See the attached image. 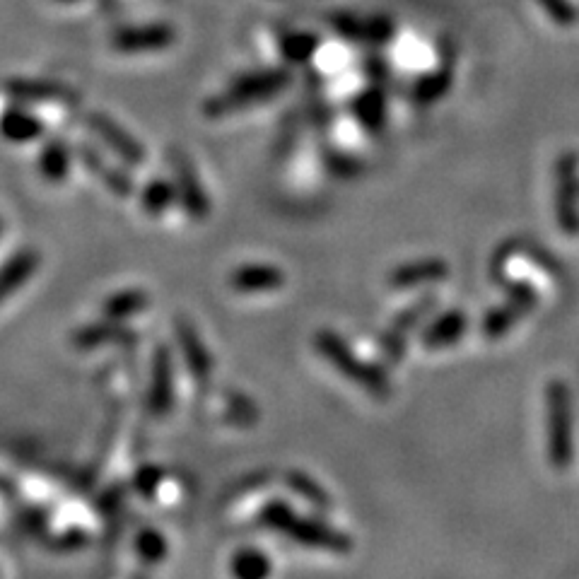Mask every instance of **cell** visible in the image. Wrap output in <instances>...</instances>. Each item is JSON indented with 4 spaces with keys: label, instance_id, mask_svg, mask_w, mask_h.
<instances>
[{
    "label": "cell",
    "instance_id": "obj_7",
    "mask_svg": "<svg viewBox=\"0 0 579 579\" xmlns=\"http://www.w3.org/2000/svg\"><path fill=\"white\" fill-rule=\"evenodd\" d=\"M169 165L174 169V184H177L179 203L184 206L186 215L196 222L208 220L210 215L208 193L203 189L201 179H198L191 157L181 150H172L169 152Z\"/></svg>",
    "mask_w": 579,
    "mask_h": 579
},
{
    "label": "cell",
    "instance_id": "obj_16",
    "mask_svg": "<svg viewBox=\"0 0 579 579\" xmlns=\"http://www.w3.org/2000/svg\"><path fill=\"white\" fill-rule=\"evenodd\" d=\"M466 329H469V317L459 309H452V312H444L442 317H437L432 324H428L420 333V341L428 350H440L449 348L464 336Z\"/></svg>",
    "mask_w": 579,
    "mask_h": 579
},
{
    "label": "cell",
    "instance_id": "obj_6",
    "mask_svg": "<svg viewBox=\"0 0 579 579\" xmlns=\"http://www.w3.org/2000/svg\"><path fill=\"white\" fill-rule=\"evenodd\" d=\"M437 307V297L435 295H425L420 297L418 302H413L411 307H406L403 312L391 321V326L382 333L379 338V353H382V360L386 365H396V362L403 360L406 355V345L411 333L423 324L425 317Z\"/></svg>",
    "mask_w": 579,
    "mask_h": 579
},
{
    "label": "cell",
    "instance_id": "obj_25",
    "mask_svg": "<svg viewBox=\"0 0 579 579\" xmlns=\"http://www.w3.org/2000/svg\"><path fill=\"white\" fill-rule=\"evenodd\" d=\"M288 485L292 493L300 495L302 500H307V505H312L317 512H329L331 510V495L326 493L321 485L314 481L312 476H307L304 471H290L288 473Z\"/></svg>",
    "mask_w": 579,
    "mask_h": 579
},
{
    "label": "cell",
    "instance_id": "obj_11",
    "mask_svg": "<svg viewBox=\"0 0 579 579\" xmlns=\"http://www.w3.org/2000/svg\"><path fill=\"white\" fill-rule=\"evenodd\" d=\"M230 285L239 295H263L283 288L285 273L273 263H244L232 271Z\"/></svg>",
    "mask_w": 579,
    "mask_h": 579
},
{
    "label": "cell",
    "instance_id": "obj_9",
    "mask_svg": "<svg viewBox=\"0 0 579 579\" xmlns=\"http://www.w3.org/2000/svg\"><path fill=\"white\" fill-rule=\"evenodd\" d=\"M174 408V367L172 353L167 345H157L152 353L150 386H148V411L155 418H165Z\"/></svg>",
    "mask_w": 579,
    "mask_h": 579
},
{
    "label": "cell",
    "instance_id": "obj_27",
    "mask_svg": "<svg viewBox=\"0 0 579 579\" xmlns=\"http://www.w3.org/2000/svg\"><path fill=\"white\" fill-rule=\"evenodd\" d=\"M522 321L517 314L512 312L507 304H500V307H493L488 314H485L481 321V333L488 341H497V338H505L507 333L514 329V324Z\"/></svg>",
    "mask_w": 579,
    "mask_h": 579
},
{
    "label": "cell",
    "instance_id": "obj_12",
    "mask_svg": "<svg viewBox=\"0 0 579 579\" xmlns=\"http://www.w3.org/2000/svg\"><path fill=\"white\" fill-rule=\"evenodd\" d=\"M449 278V263L444 259H415L408 263H399L394 271L389 273V285L394 290L418 288V285L440 283Z\"/></svg>",
    "mask_w": 579,
    "mask_h": 579
},
{
    "label": "cell",
    "instance_id": "obj_1",
    "mask_svg": "<svg viewBox=\"0 0 579 579\" xmlns=\"http://www.w3.org/2000/svg\"><path fill=\"white\" fill-rule=\"evenodd\" d=\"M259 524L263 529H271L300 543L304 548L326 553H350L353 551V538L333 526L319 522L314 517H302L288 502L273 500L259 512Z\"/></svg>",
    "mask_w": 579,
    "mask_h": 579
},
{
    "label": "cell",
    "instance_id": "obj_18",
    "mask_svg": "<svg viewBox=\"0 0 579 579\" xmlns=\"http://www.w3.org/2000/svg\"><path fill=\"white\" fill-rule=\"evenodd\" d=\"M128 338H131V331H128L121 321L104 319V321H99V324H87L83 326V329L75 331L73 345L78 350H95L107 343L128 341Z\"/></svg>",
    "mask_w": 579,
    "mask_h": 579
},
{
    "label": "cell",
    "instance_id": "obj_5",
    "mask_svg": "<svg viewBox=\"0 0 579 579\" xmlns=\"http://www.w3.org/2000/svg\"><path fill=\"white\" fill-rule=\"evenodd\" d=\"M555 222L567 237H579V157L567 150L555 160Z\"/></svg>",
    "mask_w": 579,
    "mask_h": 579
},
{
    "label": "cell",
    "instance_id": "obj_29",
    "mask_svg": "<svg viewBox=\"0 0 579 579\" xmlns=\"http://www.w3.org/2000/svg\"><path fill=\"white\" fill-rule=\"evenodd\" d=\"M449 85H452V75H449V70H440V73L428 75V78H423L418 85H415V90H413L415 102L418 104L437 102V99L449 90Z\"/></svg>",
    "mask_w": 579,
    "mask_h": 579
},
{
    "label": "cell",
    "instance_id": "obj_20",
    "mask_svg": "<svg viewBox=\"0 0 579 579\" xmlns=\"http://www.w3.org/2000/svg\"><path fill=\"white\" fill-rule=\"evenodd\" d=\"M172 42V32L165 27H145V29H126L116 37V49L136 54V51H155L165 49Z\"/></svg>",
    "mask_w": 579,
    "mask_h": 579
},
{
    "label": "cell",
    "instance_id": "obj_10",
    "mask_svg": "<svg viewBox=\"0 0 579 579\" xmlns=\"http://www.w3.org/2000/svg\"><path fill=\"white\" fill-rule=\"evenodd\" d=\"M174 329H177L174 333H177V343L181 348V358H184L186 370H189V374L198 384H208L210 377H213V358H210L201 333L184 317L174 321Z\"/></svg>",
    "mask_w": 579,
    "mask_h": 579
},
{
    "label": "cell",
    "instance_id": "obj_22",
    "mask_svg": "<svg viewBox=\"0 0 579 579\" xmlns=\"http://www.w3.org/2000/svg\"><path fill=\"white\" fill-rule=\"evenodd\" d=\"M8 92L20 102H73V92L54 83H27L17 80L8 85Z\"/></svg>",
    "mask_w": 579,
    "mask_h": 579
},
{
    "label": "cell",
    "instance_id": "obj_30",
    "mask_svg": "<svg viewBox=\"0 0 579 579\" xmlns=\"http://www.w3.org/2000/svg\"><path fill=\"white\" fill-rule=\"evenodd\" d=\"M162 481H165V471L155 464H145L133 473V490H136L140 497H145V500H150V497L160 490Z\"/></svg>",
    "mask_w": 579,
    "mask_h": 579
},
{
    "label": "cell",
    "instance_id": "obj_28",
    "mask_svg": "<svg viewBox=\"0 0 579 579\" xmlns=\"http://www.w3.org/2000/svg\"><path fill=\"white\" fill-rule=\"evenodd\" d=\"M136 553L150 565L162 563L169 553L167 538L162 536V531H157V529H140L136 536Z\"/></svg>",
    "mask_w": 579,
    "mask_h": 579
},
{
    "label": "cell",
    "instance_id": "obj_13",
    "mask_svg": "<svg viewBox=\"0 0 579 579\" xmlns=\"http://www.w3.org/2000/svg\"><path fill=\"white\" fill-rule=\"evenodd\" d=\"M42 266V256L34 249H22L0 266V304L8 302L22 285L32 280Z\"/></svg>",
    "mask_w": 579,
    "mask_h": 579
},
{
    "label": "cell",
    "instance_id": "obj_2",
    "mask_svg": "<svg viewBox=\"0 0 579 579\" xmlns=\"http://www.w3.org/2000/svg\"><path fill=\"white\" fill-rule=\"evenodd\" d=\"M314 348H317L321 358L331 362L343 377L358 384L360 389H365L374 399H389L391 396V379L384 367L358 358L336 331L321 329L317 336H314Z\"/></svg>",
    "mask_w": 579,
    "mask_h": 579
},
{
    "label": "cell",
    "instance_id": "obj_4",
    "mask_svg": "<svg viewBox=\"0 0 579 579\" xmlns=\"http://www.w3.org/2000/svg\"><path fill=\"white\" fill-rule=\"evenodd\" d=\"M548 403V459L555 471L572 464V396L563 379H553L546 389Z\"/></svg>",
    "mask_w": 579,
    "mask_h": 579
},
{
    "label": "cell",
    "instance_id": "obj_31",
    "mask_svg": "<svg viewBox=\"0 0 579 579\" xmlns=\"http://www.w3.org/2000/svg\"><path fill=\"white\" fill-rule=\"evenodd\" d=\"M326 165H329V169L336 177H343V179H353V177H358V174L362 172V165L355 157H350V155H345V152H336V150H329L326 152Z\"/></svg>",
    "mask_w": 579,
    "mask_h": 579
},
{
    "label": "cell",
    "instance_id": "obj_19",
    "mask_svg": "<svg viewBox=\"0 0 579 579\" xmlns=\"http://www.w3.org/2000/svg\"><path fill=\"white\" fill-rule=\"evenodd\" d=\"M148 307H150L148 292L140 288H131V290L114 292V295L107 297V302L102 304V312H104V319L126 324L128 319L138 317V314H143Z\"/></svg>",
    "mask_w": 579,
    "mask_h": 579
},
{
    "label": "cell",
    "instance_id": "obj_21",
    "mask_svg": "<svg viewBox=\"0 0 579 579\" xmlns=\"http://www.w3.org/2000/svg\"><path fill=\"white\" fill-rule=\"evenodd\" d=\"M174 201H179L177 184L167 179H150L148 184L140 191V206L152 218H160L165 215L169 208L174 206Z\"/></svg>",
    "mask_w": 579,
    "mask_h": 579
},
{
    "label": "cell",
    "instance_id": "obj_32",
    "mask_svg": "<svg viewBox=\"0 0 579 579\" xmlns=\"http://www.w3.org/2000/svg\"><path fill=\"white\" fill-rule=\"evenodd\" d=\"M314 49H317V39L314 37H295L285 42L283 54L288 61H307L314 54Z\"/></svg>",
    "mask_w": 579,
    "mask_h": 579
},
{
    "label": "cell",
    "instance_id": "obj_14",
    "mask_svg": "<svg viewBox=\"0 0 579 579\" xmlns=\"http://www.w3.org/2000/svg\"><path fill=\"white\" fill-rule=\"evenodd\" d=\"M80 160H83L87 172H92V177H97L99 181H102V184L107 186L114 196H119V198L133 196V191H136L133 179L128 177L124 169H119L116 165H111V162L104 160L95 148H90V145H80Z\"/></svg>",
    "mask_w": 579,
    "mask_h": 579
},
{
    "label": "cell",
    "instance_id": "obj_33",
    "mask_svg": "<svg viewBox=\"0 0 579 579\" xmlns=\"http://www.w3.org/2000/svg\"><path fill=\"white\" fill-rule=\"evenodd\" d=\"M0 237H3V220H0Z\"/></svg>",
    "mask_w": 579,
    "mask_h": 579
},
{
    "label": "cell",
    "instance_id": "obj_3",
    "mask_svg": "<svg viewBox=\"0 0 579 579\" xmlns=\"http://www.w3.org/2000/svg\"><path fill=\"white\" fill-rule=\"evenodd\" d=\"M290 75L285 70H263V73L244 75L242 80H237L235 85H230V90H225L222 95L213 97L206 104V116L208 119H222L230 111L247 109L251 104H259L278 95L285 85H288Z\"/></svg>",
    "mask_w": 579,
    "mask_h": 579
},
{
    "label": "cell",
    "instance_id": "obj_26",
    "mask_svg": "<svg viewBox=\"0 0 579 579\" xmlns=\"http://www.w3.org/2000/svg\"><path fill=\"white\" fill-rule=\"evenodd\" d=\"M507 288V300L505 304L517 314L519 319L529 317L538 304V292L529 280H512V283H505Z\"/></svg>",
    "mask_w": 579,
    "mask_h": 579
},
{
    "label": "cell",
    "instance_id": "obj_15",
    "mask_svg": "<svg viewBox=\"0 0 579 579\" xmlns=\"http://www.w3.org/2000/svg\"><path fill=\"white\" fill-rule=\"evenodd\" d=\"M44 136V124L25 107H8L0 114V138L13 145L34 143Z\"/></svg>",
    "mask_w": 579,
    "mask_h": 579
},
{
    "label": "cell",
    "instance_id": "obj_17",
    "mask_svg": "<svg viewBox=\"0 0 579 579\" xmlns=\"http://www.w3.org/2000/svg\"><path fill=\"white\" fill-rule=\"evenodd\" d=\"M70 162H73V152L66 140L54 138L44 145L37 157V169L44 181L49 184H63L70 174Z\"/></svg>",
    "mask_w": 579,
    "mask_h": 579
},
{
    "label": "cell",
    "instance_id": "obj_23",
    "mask_svg": "<svg viewBox=\"0 0 579 579\" xmlns=\"http://www.w3.org/2000/svg\"><path fill=\"white\" fill-rule=\"evenodd\" d=\"M355 116H358L360 126L370 133H379L386 121V99L379 90H367L355 99L353 104Z\"/></svg>",
    "mask_w": 579,
    "mask_h": 579
},
{
    "label": "cell",
    "instance_id": "obj_24",
    "mask_svg": "<svg viewBox=\"0 0 579 579\" xmlns=\"http://www.w3.org/2000/svg\"><path fill=\"white\" fill-rule=\"evenodd\" d=\"M230 570L239 579H263L273 572V563L259 548H242L232 558Z\"/></svg>",
    "mask_w": 579,
    "mask_h": 579
},
{
    "label": "cell",
    "instance_id": "obj_8",
    "mask_svg": "<svg viewBox=\"0 0 579 579\" xmlns=\"http://www.w3.org/2000/svg\"><path fill=\"white\" fill-rule=\"evenodd\" d=\"M87 126L92 128V133L102 140L107 148L119 157L121 162H126L128 167H143L145 165V148L138 143L124 126L116 124L114 119L102 111H92L87 116Z\"/></svg>",
    "mask_w": 579,
    "mask_h": 579
}]
</instances>
